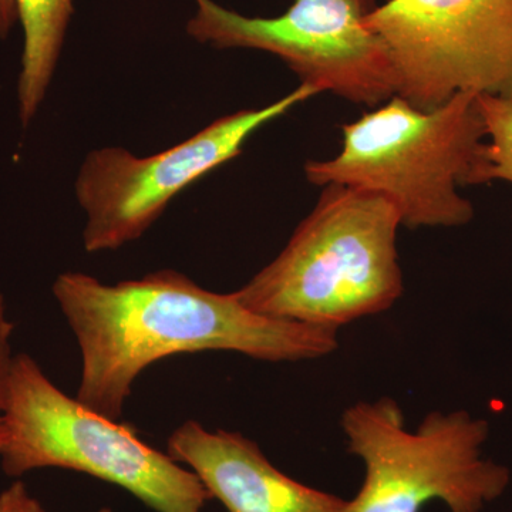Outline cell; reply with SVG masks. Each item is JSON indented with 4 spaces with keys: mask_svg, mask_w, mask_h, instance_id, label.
Returning <instances> with one entry per match:
<instances>
[{
    "mask_svg": "<svg viewBox=\"0 0 512 512\" xmlns=\"http://www.w3.org/2000/svg\"><path fill=\"white\" fill-rule=\"evenodd\" d=\"M53 295L82 353L76 399L121 420L138 376L175 355L241 353L262 362H302L332 355L338 330L249 311L232 293L202 288L173 269L109 285L64 272Z\"/></svg>",
    "mask_w": 512,
    "mask_h": 512,
    "instance_id": "obj_1",
    "label": "cell"
},
{
    "mask_svg": "<svg viewBox=\"0 0 512 512\" xmlns=\"http://www.w3.org/2000/svg\"><path fill=\"white\" fill-rule=\"evenodd\" d=\"M400 227L383 195L326 185L281 254L234 295L259 315L332 330L389 311L403 293Z\"/></svg>",
    "mask_w": 512,
    "mask_h": 512,
    "instance_id": "obj_2",
    "label": "cell"
},
{
    "mask_svg": "<svg viewBox=\"0 0 512 512\" xmlns=\"http://www.w3.org/2000/svg\"><path fill=\"white\" fill-rule=\"evenodd\" d=\"M342 131L338 156L305 164L309 183L383 195L407 228H458L473 220V204L458 188L470 185L487 138L477 93H458L431 110L393 96Z\"/></svg>",
    "mask_w": 512,
    "mask_h": 512,
    "instance_id": "obj_3",
    "label": "cell"
},
{
    "mask_svg": "<svg viewBox=\"0 0 512 512\" xmlns=\"http://www.w3.org/2000/svg\"><path fill=\"white\" fill-rule=\"evenodd\" d=\"M0 461L18 478L42 468L77 471L117 485L156 512H204L200 478L141 440L136 429L67 396L28 353L13 359Z\"/></svg>",
    "mask_w": 512,
    "mask_h": 512,
    "instance_id": "obj_4",
    "label": "cell"
},
{
    "mask_svg": "<svg viewBox=\"0 0 512 512\" xmlns=\"http://www.w3.org/2000/svg\"><path fill=\"white\" fill-rule=\"evenodd\" d=\"M348 451L365 468L362 487L343 512H483L511 484L510 468L485 456L490 423L467 410L431 412L406 429L392 397L357 402L340 420Z\"/></svg>",
    "mask_w": 512,
    "mask_h": 512,
    "instance_id": "obj_5",
    "label": "cell"
},
{
    "mask_svg": "<svg viewBox=\"0 0 512 512\" xmlns=\"http://www.w3.org/2000/svg\"><path fill=\"white\" fill-rule=\"evenodd\" d=\"M187 33L215 49L271 53L302 84L376 107L397 94L389 52L367 26L375 0H293L276 18H251L214 0H194Z\"/></svg>",
    "mask_w": 512,
    "mask_h": 512,
    "instance_id": "obj_6",
    "label": "cell"
},
{
    "mask_svg": "<svg viewBox=\"0 0 512 512\" xmlns=\"http://www.w3.org/2000/svg\"><path fill=\"white\" fill-rule=\"evenodd\" d=\"M316 94L301 83L268 106L221 117L154 156L137 157L121 147L92 151L76 180L77 202L86 214V251H116L143 237L188 185L234 160L259 128Z\"/></svg>",
    "mask_w": 512,
    "mask_h": 512,
    "instance_id": "obj_7",
    "label": "cell"
},
{
    "mask_svg": "<svg viewBox=\"0 0 512 512\" xmlns=\"http://www.w3.org/2000/svg\"><path fill=\"white\" fill-rule=\"evenodd\" d=\"M396 96L431 110L458 93L512 101V0H389L367 16Z\"/></svg>",
    "mask_w": 512,
    "mask_h": 512,
    "instance_id": "obj_8",
    "label": "cell"
},
{
    "mask_svg": "<svg viewBox=\"0 0 512 512\" xmlns=\"http://www.w3.org/2000/svg\"><path fill=\"white\" fill-rule=\"evenodd\" d=\"M167 454L194 471L228 512H343L348 505L286 476L237 431H211L188 420L171 434Z\"/></svg>",
    "mask_w": 512,
    "mask_h": 512,
    "instance_id": "obj_9",
    "label": "cell"
},
{
    "mask_svg": "<svg viewBox=\"0 0 512 512\" xmlns=\"http://www.w3.org/2000/svg\"><path fill=\"white\" fill-rule=\"evenodd\" d=\"M74 0H15L25 45L18 84L23 126L35 119L55 74Z\"/></svg>",
    "mask_w": 512,
    "mask_h": 512,
    "instance_id": "obj_10",
    "label": "cell"
},
{
    "mask_svg": "<svg viewBox=\"0 0 512 512\" xmlns=\"http://www.w3.org/2000/svg\"><path fill=\"white\" fill-rule=\"evenodd\" d=\"M478 109L483 116L487 138L481 148L470 185L505 181L512 184V101L477 94Z\"/></svg>",
    "mask_w": 512,
    "mask_h": 512,
    "instance_id": "obj_11",
    "label": "cell"
},
{
    "mask_svg": "<svg viewBox=\"0 0 512 512\" xmlns=\"http://www.w3.org/2000/svg\"><path fill=\"white\" fill-rule=\"evenodd\" d=\"M15 326L8 316L5 296L0 293V447L5 440V410L8 403L10 372H12L13 359L12 336Z\"/></svg>",
    "mask_w": 512,
    "mask_h": 512,
    "instance_id": "obj_12",
    "label": "cell"
},
{
    "mask_svg": "<svg viewBox=\"0 0 512 512\" xmlns=\"http://www.w3.org/2000/svg\"><path fill=\"white\" fill-rule=\"evenodd\" d=\"M0 512H49L33 497L22 481H15L0 493Z\"/></svg>",
    "mask_w": 512,
    "mask_h": 512,
    "instance_id": "obj_13",
    "label": "cell"
},
{
    "mask_svg": "<svg viewBox=\"0 0 512 512\" xmlns=\"http://www.w3.org/2000/svg\"><path fill=\"white\" fill-rule=\"evenodd\" d=\"M18 20L15 0H0V37H8L10 30Z\"/></svg>",
    "mask_w": 512,
    "mask_h": 512,
    "instance_id": "obj_14",
    "label": "cell"
},
{
    "mask_svg": "<svg viewBox=\"0 0 512 512\" xmlns=\"http://www.w3.org/2000/svg\"><path fill=\"white\" fill-rule=\"evenodd\" d=\"M94 512H113V511H111L110 508L104 507V508H100V510H97Z\"/></svg>",
    "mask_w": 512,
    "mask_h": 512,
    "instance_id": "obj_15",
    "label": "cell"
}]
</instances>
